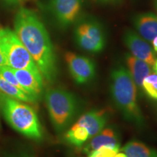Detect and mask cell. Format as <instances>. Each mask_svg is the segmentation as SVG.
Returning <instances> with one entry per match:
<instances>
[{
    "label": "cell",
    "instance_id": "9c48e42d",
    "mask_svg": "<svg viewBox=\"0 0 157 157\" xmlns=\"http://www.w3.org/2000/svg\"><path fill=\"white\" fill-rule=\"evenodd\" d=\"M123 39L132 56L146 62L151 66H154L156 62V56L154 50L146 40L132 30L125 31Z\"/></svg>",
    "mask_w": 157,
    "mask_h": 157
},
{
    "label": "cell",
    "instance_id": "8fae6325",
    "mask_svg": "<svg viewBox=\"0 0 157 157\" xmlns=\"http://www.w3.org/2000/svg\"><path fill=\"white\" fill-rule=\"evenodd\" d=\"M132 23L138 34L145 40L152 42L157 36V15L154 13H139L133 17Z\"/></svg>",
    "mask_w": 157,
    "mask_h": 157
},
{
    "label": "cell",
    "instance_id": "3957f363",
    "mask_svg": "<svg viewBox=\"0 0 157 157\" xmlns=\"http://www.w3.org/2000/svg\"><path fill=\"white\" fill-rule=\"evenodd\" d=\"M0 109L6 121L17 132L34 140L42 138L38 117L31 106L2 93H0Z\"/></svg>",
    "mask_w": 157,
    "mask_h": 157
},
{
    "label": "cell",
    "instance_id": "4316f807",
    "mask_svg": "<svg viewBox=\"0 0 157 157\" xmlns=\"http://www.w3.org/2000/svg\"><path fill=\"white\" fill-rule=\"evenodd\" d=\"M153 67H154V71L156 72V74H157V59L156 60V62H155L154 65V66H153Z\"/></svg>",
    "mask_w": 157,
    "mask_h": 157
},
{
    "label": "cell",
    "instance_id": "52a82bcc",
    "mask_svg": "<svg viewBox=\"0 0 157 157\" xmlns=\"http://www.w3.org/2000/svg\"><path fill=\"white\" fill-rule=\"evenodd\" d=\"M83 0H50L49 7L55 20L66 29L76 22L81 14Z\"/></svg>",
    "mask_w": 157,
    "mask_h": 157
},
{
    "label": "cell",
    "instance_id": "7a4b0ae2",
    "mask_svg": "<svg viewBox=\"0 0 157 157\" xmlns=\"http://www.w3.org/2000/svg\"><path fill=\"white\" fill-rule=\"evenodd\" d=\"M113 100L126 119L141 124L143 117L137 103L136 87L129 72L123 66L113 68L111 74Z\"/></svg>",
    "mask_w": 157,
    "mask_h": 157
},
{
    "label": "cell",
    "instance_id": "5b68a950",
    "mask_svg": "<svg viewBox=\"0 0 157 157\" xmlns=\"http://www.w3.org/2000/svg\"><path fill=\"white\" fill-rule=\"evenodd\" d=\"M0 50L7 65L14 69H28L41 74L32 57L18 37L10 29H0Z\"/></svg>",
    "mask_w": 157,
    "mask_h": 157
},
{
    "label": "cell",
    "instance_id": "30bf717a",
    "mask_svg": "<svg viewBox=\"0 0 157 157\" xmlns=\"http://www.w3.org/2000/svg\"><path fill=\"white\" fill-rule=\"evenodd\" d=\"M15 77L24 91L37 101L42 93L43 77L41 74L28 69H14Z\"/></svg>",
    "mask_w": 157,
    "mask_h": 157
},
{
    "label": "cell",
    "instance_id": "484cf974",
    "mask_svg": "<svg viewBox=\"0 0 157 157\" xmlns=\"http://www.w3.org/2000/svg\"><path fill=\"white\" fill-rule=\"evenodd\" d=\"M114 157H127V156L125 155L124 153H117Z\"/></svg>",
    "mask_w": 157,
    "mask_h": 157
},
{
    "label": "cell",
    "instance_id": "ac0fdd59",
    "mask_svg": "<svg viewBox=\"0 0 157 157\" xmlns=\"http://www.w3.org/2000/svg\"><path fill=\"white\" fill-rule=\"evenodd\" d=\"M142 87L151 98L157 100V74H150L143 79Z\"/></svg>",
    "mask_w": 157,
    "mask_h": 157
},
{
    "label": "cell",
    "instance_id": "603a6c76",
    "mask_svg": "<svg viewBox=\"0 0 157 157\" xmlns=\"http://www.w3.org/2000/svg\"><path fill=\"white\" fill-rule=\"evenodd\" d=\"M152 45L154 50L155 52H157V36L155 37V38L152 40Z\"/></svg>",
    "mask_w": 157,
    "mask_h": 157
},
{
    "label": "cell",
    "instance_id": "d6986e66",
    "mask_svg": "<svg viewBox=\"0 0 157 157\" xmlns=\"http://www.w3.org/2000/svg\"><path fill=\"white\" fill-rule=\"evenodd\" d=\"M0 74H1V76L5 78L6 81L8 82L9 83L12 84L13 85H14L17 88H19V89L24 91L23 88L21 87V85L19 84L18 81H17L16 77H15V74L13 73V68L10 67L7 65L1 66V67H0Z\"/></svg>",
    "mask_w": 157,
    "mask_h": 157
},
{
    "label": "cell",
    "instance_id": "44dd1931",
    "mask_svg": "<svg viewBox=\"0 0 157 157\" xmlns=\"http://www.w3.org/2000/svg\"><path fill=\"white\" fill-rule=\"evenodd\" d=\"M6 3L9 4V5H17L22 2L25 1V0H4Z\"/></svg>",
    "mask_w": 157,
    "mask_h": 157
},
{
    "label": "cell",
    "instance_id": "9a60e30c",
    "mask_svg": "<svg viewBox=\"0 0 157 157\" xmlns=\"http://www.w3.org/2000/svg\"><path fill=\"white\" fill-rule=\"evenodd\" d=\"M122 151L127 157H157V151L137 141L127 143Z\"/></svg>",
    "mask_w": 157,
    "mask_h": 157
},
{
    "label": "cell",
    "instance_id": "7402d4cb",
    "mask_svg": "<svg viewBox=\"0 0 157 157\" xmlns=\"http://www.w3.org/2000/svg\"><path fill=\"white\" fill-rule=\"evenodd\" d=\"M5 65H7V62H6V60L3 56V54L2 53L1 50H0V67L5 66Z\"/></svg>",
    "mask_w": 157,
    "mask_h": 157
},
{
    "label": "cell",
    "instance_id": "277c9868",
    "mask_svg": "<svg viewBox=\"0 0 157 157\" xmlns=\"http://www.w3.org/2000/svg\"><path fill=\"white\" fill-rule=\"evenodd\" d=\"M45 101L55 128L61 132L68 127L77 111L75 97L60 88H52L45 94Z\"/></svg>",
    "mask_w": 157,
    "mask_h": 157
},
{
    "label": "cell",
    "instance_id": "7c38bea8",
    "mask_svg": "<svg viewBox=\"0 0 157 157\" xmlns=\"http://www.w3.org/2000/svg\"><path fill=\"white\" fill-rule=\"evenodd\" d=\"M104 146L119 150V143L117 136L111 129H103L93 137L91 140L83 148V151L89 156L92 153Z\"/></svg>",
    "mask_w": 157,
    "mask_h": 157
},
{
    "label": "cell",
    "instance_id": "d4e9b609",
    "mask_svg": "<svg viewBox=\"0 0 157 157\" xmlns=\"http://www.w3.org/2000/svg\"><path fill=\"white\" fill-rule=\"evenodd\" d=\"M9 157H31V156L27 154H19V155H14V156H11Z\"/></svg>",
    "mask_w": 157,
    "mask_h": 157
},
{
    "label": "cell",
    "instance_id": "e0dca14e",
    "mask_svg": "<svg viewBox=\"0 0 157 157\" xmlns=\"http://www.w3.org/2000/svg\"><path fill=\"white\" fill-rule=\"evenodd\" d=\"M66 139L71 144L81 148L84 143L90 139L89 132L84 127L75 124L66 133Z\"/></svg>",
    "mask_w": 157,
    "mask_h": 157
},
{
    "label": "cell",
    "instance_id": "83f0119b",
    "mask_svg": "<svg viewBox=\"0 0 157 157\" xmlns=\"http://www.w3.org/2000/svg\"><path fill=\"white\" fill-rule=\"evenodd\" d=\"M154 5L155 10H156V15H157V0H154Z\"/></svg>",
    "mask_w": 157,
    "mask_h": 157
},
{
    "label": "cell",
    "instance_id": "ba28073f",
    "mask_svg": "<svg viewBox=\"0 0 157 157\" xmlns=\"http://www.w3.org/2000/svg\"><path fill=\"white\" fill-rule=\"evenodd\" d=\"M65 59L70 73L76 82L84 84L93 79L95 74V66L93 60L71 52H66Z\"/></svg>",
    "mask_w": 157,
    "mask_h": 157
},
{
    "label": "cell",
    "instance_id": "6da1fadb",
    "mask_svg": "<svg viewBox=\"0 0 157 157\" xmlns=\"http://www.w3.org/2000/svg\"><path fill=\"white\" fill-rule=\"evenodd\" d=\"M15 32L32 57L42 77L52 82L58 74L56 57L50 38L34 11L21 7L15 17Z\"/></svg>",
    "mask_w": 157,
    "mask_h": 157
},
{
    "label": "cell",
    "instance_id": "2e32d148",
    "mask_svg": "<svg viewBox=\"0 0 157 157\" xmlns=\"http://www.w3.org/2000/svg\"><path fill=\"white\" fill-rule=\"evenodd\" d=\"M0 90L4 94L19 100L23 102H28V103H34L36 101L31 97L29 94H27L23 90L19 89L15 86L9 83L0 74Z\"/></svg>",
    "mask_w": 157,
    "mask_h": 157
},
{
    "label": "cell",
    "instance_id": "ffe728a7",
    "mask_svg": "<svg viewBox=\"0 0 157 157\" xmlns=\"http://www.w3.org/2000/svg\"><path fill=\"white\" fill-rule=\"evenodd\" d=\"M118 152L119 151L116 149L104 146L92 153L89 155V157H114Z\"/></svg>",
    "mask_w": 157,
    "mask_h": 157
},
{
    "label": "cell",
    "instance_id": "4fadbf2b",
    "mask_svg": "<svg viewBox=\"0 0 157 157\" xmlns=\"http://www.w3.org/2000/svg\"><path fill=\"white\" fill-rule=\"evenodd\" d=\"M105 123L106 117L104 111H93L82 115L76 124L85 127L89 132L90 138H91L103 130Z\"/></svg>",
    "mask_w": 157,
    "mask_h": 157
},
{
    "label": "cell",
    "instance_id": "5bb4252c",
    "mask_svg": "<svg viewBox=\"0 0 157 157\" xmlns=\"http://www.w3.org/2000/svg\"><path fill=\"white\" fill-rule=\"evenodd\" d=\"M126 62L135 84H136L137 87L141 88L143 79L151 74V67L146 62L129 54L126 56Z\"/></svg>",
    "mask_w": 157,
    "mask_h": 157
},
{
    "label": "cell",
    "instance_id": "8992f818",
    "mask_svg": "<svg viewBox=\"0 0 157 157\" xmlns=\"http://www.w3.org/2000/svg\"><path fill=\"white\" fill-rule=\"evenodd\" d=\"M74 39L78 48L93 53L101 52L105 45L103 27L93 17H84L76 21Z\"/></svg>",
    "mask_w": 157,
    "mask_h": 157
},
{
    "label": "cell",
    "instance_id": "cb8c5ba5",
    "mask_svg": "<svg viewBox=\"0 0 157 157\" xmlns=\"http://www.w3.org/2000/svg\"><path fill=\"white\" fill-rule=\"evenodd\" d=\"M99 1L102 2L104 3H110V4H114L119 2L120 0H99Z\"/></svg>",
    "mask_w": 157,
    "mask_h": 157
}]
</instances>
